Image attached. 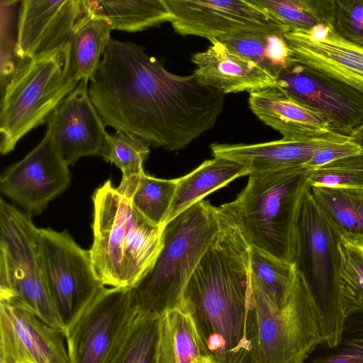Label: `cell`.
I'll use <instances>...</instances> for the list:
<instances>
[{
  "label": "cell",
  "instance_id": "cell-6",
  "mask_svg": "<svg viewBox=\"0 0 363 363\" xmlns=\"http://www.w3.org/2000/svg\"><path fill=\"white\" fill-rule=\"evenodd\" d=\"M71 42L23 63L4 89L0 111V152H11L27 133L42 125L78 86Z\"/></svg>",
  "mask_w": 363,
  "mask_h": 363
},
{
  "label": "cell",
  "instance_id": "cell-29",
  "mask_svg": "<svg viewBox=\"0 0 363 363\" xmlns=\"http://www.w3.org/2000/svg\"><path fill=\"white\" fill-rule=\"evenodd\" d=\"M289 31L332 26L335 0H250ZM332 27V26H331Z\"/></svg>",
  "mask_w": 363,
  "mask_h": 363
},
{
  "label": "cell",
  "instance_id": "cell-35",
  "mask_svg": "<svg viewBox=\"0 0 363 363\" xmlns=\"http://www.w3.org/2000/svg\"><path fill=\"white\" fill-rule=\"evenodd\" d=\"M310 186L363 190V155L345 157L313 169Z\"/></svg>",
  "mask_w": 363,
  "mask_h": 363
},
{
  "label": "cell",
  "instance_id": "cell-18",
  "mask_svg": "<svg viewBox=\"0 0 363 363\" xmlns=\"http://www.w3.org/2000/svg\"><path fill=\"white\" fill-rule=\"evenodd\" d=\"M294 61L318 71L363 94V48L336 35L331 26L285 33Z\"/></svg>",
  "mask_w": 363,
  "mask_h": 363
},
{
  "label": "cell",
  "instance_id": "cell-14",
  "mask_svg": "<svg viewBox=\"0 0 363 363\" xmlns=\"http://www.w3.org/2000/svg\"><path fill=\"white\" fill-rule=\"evenodd\" d=\"M70 176L69 165L45 133L34 149L1 174L0 190L28 214L38 215L69 186Z\"/></svg>",
  "mask_w": 363,
  "mask_h": 363
},
{
  "label": "cell",
  "instance_id": "cell-15",
  "mask_svg": "<svg viewBox=\"0 0 363 363\" xmlns=\"http://www.w3.org/2000/svg\"><path fill=\"white\" fill-rule=\"evenodd\" d=\"M0 363H71L65 330L0 301Z\"/></svg>",
  "mask_w": 363,
  "mask_h": 363
},
{
  "label": "cell",
  "instance_id": "cell-8",
  "mask_svg": "<svg viewBox=\"0 0 363 363\" xmlns=\"http://www.w3.org/2000/svg\"><path fill=\"white\" fill-rule=\"evenodd\" d=\"M342 235L315 199L305 191L297 223L294 264L302 274L321 314L325 342L335 345L345 316L340 286Z\"/></svg>",
  "mask_w": 363,
  "mask_h": 363
},
{
  "label": "cell",
  "instance_id": "cell-19",
  "mask_svg": "<svg viewBox=\"0 0 363 363\" xmlns=\"http://www.w3.org/2000/svg\"><path fill=\"white\" fill-rule=\"evenodd\" d=\"M348 140V137L335 133L309 140L281 138L253 144L215 143L211 150L213 157L240 164L250 176L302 167L318 151Z\"/></svg>",
  "mask_w": 363,
  "mask_h": 363
},
{
  "label": "cell",
  "instance_id": "cell-32",
  "mask_svg": "<svg viewBox=\"0 0 363 363\" xmlns=\"http://www.w3.org/2000/svg\"><path fill=\"white\" fill-rule=\"evenodd\" d=\"M177 183L178 178L160 179L145 172L128 199L148 221L163 228L175 196Z\"/></svg>",
  "mask_w": 363,
  "mask_h": 363
},
{
  "label": "cell",
  "instance_id": "cell-11",
  "mask_svg": "<svg viewBox=\"0 0 363 363\" xmlns=\"http://www.w3.org/2000/svg\"><path fill=\"white\" fill-rule=\"evenodd\" d=\"M136 311L132 288L105 287L65 328L71 363H105Z\"/></svg>",
  "mask_w": 363,
  "mask_h": 363
},
{
  "label": "cell",
  "instance_id": "cell-24",
  "mask_svg": "<svg viewBox=\"0 0 363 363\" xmlns=\"http://www.w3.org/2000/svg\"><path fill=\"white\" fill-rule=\"evenodd\" d=\"M111 30L105 20L83 8L71 39L72 63L80 81L89 82L95 74L111 39Z\"/></svg>",
  "mask_w": 363,
  "mask_h": 363
},
{
  "label": "cell",
  "instance_id": "cell-25",
  "mask_svg": "<svg viewBox=\"0 0 363 363\" xmlns=\"http://www.w3.org/2000/svg\"><path fill=\"white\" fill-rule=\"evenodd\" d=\"M311 189L342 238L363 244V190L323 186Z\"/></svg>",
  "mask_w": 363,
  "mask_h": 363
},
{
  "label": "cell",
  "instance_id": "cell-7",
  "mask_svg": "<svg viewBox=\"0 0 363 363\" xmlns=\"http://www.w3.org/2000/svg\"><path fill=\"white\" fill-rule=\"evenodd\" d=\"M0 301L64 329L52 300L40 231L31 216L0 200Z\"/></svg>",
  "mask_w": 363,
  "mask_h": 363
},
{
  "label": "cell",
  "instance_id": "cell-9",
  "mask_svg": "<svg viewBox=\"0 0 363 363\" xmlns=\"http://www.w3.org/2000/svg\"><path fill=\"white\" fill-rule=\"evenodd\" d=\"M251 306L257 363H303L315 345L325 339L320 311L296 270L291 294L281 308L251 279Z\"/></svg>",
  "mask_w": 363,
  "mask_h": 363
},
{
  "label": "cell",
  "instance_id": "cell-12",
  "mask_svg": "<svg viewBox=\"0 0 363 363\" xmlns=\"http://www.w3.org/2000/svg\"><path fill=\"white\" fill-rule=\"evenodd\" d=\"M174 31L218 40L244 33L284 35L288 29L250 0H165Z\"/></svg>",
  "mask_w": 363,
  "mask_h": 363
},
{
  "label": "cell",
  "instance_id": "cell-2",
  "mask_svg": "<svg viewBox=\"0 0 363 363\" xmlns=\"http://www.w3.org/2000/svg\"><path fill=\"white\" fill-rule=\"evenodd\" d=\"M220 217V229L189 279L180 308L190 315L211 363H257L250 247Z\"/></svg>",
  "mask_w": 363,
  "mask_h": 363
},
{
  "label": "cell",
  "instance_id": "cell-1",
  "mask_svg": "<svg viewBox=\"0 0 363 363\" xmlns=\"http://www.w3.org/2000/svg\"><path fill=\"white\" fill-rule=\"evenodd\" d=\"M89 94L105 125L169 151L184 149L213 128L225 103V95L194 73L171 72L143 46L114 39L89 81Z\"/></svg>",
  "mask_w": 363,
  "mask_h": 363
},
{
  "label": "cell",
  "instance_id": "cell-16",
  "mask_svg": "<svg viewBox=\"0 0 363 363\" xmlns=\"http://www.w3.org/2000/svg\"><path fill=\"white\" fill-rule=\"evenodd\" d=\"M82 80L48 119L46 134L69 166L85 156L100 155L107 132Z\"/></svg>",
  "mask_w": 363,
  "mask_h": 363
},
{
  "label": "cell",
  "instance_id": "cell-27",
  "mask_svg": "<svg viewBox=\"0 0 363 363\" xmlns=\"http://www.w3.org/2000/svg\"><path fill=\"white\" fill-rule=\"evenodd\" d=\"M150 153L149 143L132 133L116 130L107 133L99 156L114 164L122 172L117 190L129 199L140 177L145 173L144 163Z\"/></svg>",
  "mask_w": 363,
  "mask_h": 363
},
{
  "label": "cell",
  "instance_id": "cell-4",
  "mask_svg": "<svg viewBox=\"0 0 363 363\" xmlns=\"http://www.w3.org/2000/svg\"><path fill=\"white\" fill-rule=\"evenodd\" d=\"M92 201L94 272L105 286L133 288L155 262L163 228L143 216L110 180L94 191Z\"/></svg>",
  "mask_w": 363,
  "mask_h": 363
},
{
  "label": "cell",
  "instance_id": "cell-36",
  "mask_svg": "<svg viewBox=\"0 0 363 363\" xmlns=\"http://www.w3.org/2000/svg\"><path fill=\"white\" fill-rule=\"evenodd\" d=\"M331 26L339 37L363 48V0H335Z\"/></svg>",
  "mask_w": 363,
  "mask_h": 363
},
{
  "label": "cell",
  "instance_id": "cell-10",
  "mask_svg": "<svg viewBox=\"0 0 363 363\" xmlns=\"http://www.w3.org/2000/svg\"><path fill=\"white\" fill-rule=\"evenodd\" d=\"M40 231L49 291L65 328L106 286L94 272L89 250L82 248L67 230Z\"/></svg>",
  "mask_w": 363,
  "mask_h": 363
},
{
  "label": "cell",
  "instance_id": "cell-30",
  "mask_svg": "<svg viewBox=\"0 0 363 363\" xmlns=\"http://www.w3.org/2000/svg\"><path fill=\"white\" fill-rule=\"evenodd\" d=\"M303 363H363V307L347 311L337 343L318 342Z\"/></svg>",
  "mask_w": 363,
  "mask_h": 363
},
{
  "label": "cell",
  "instance_id": "cell-37",
  "mask_svg": "<svg viewBox=\"0 0 363 363\" xmlns=\"http://www.w3.org/2000/svg\"><path fill=\"white\" fill-rule=\"evenodd\" d=\"M359 153V147L348 140L318 151L303 167L313 169L338 159Z\"/></svg>",
  "mask_w": 363,
  "mask_h": 363
},
{
  "label": "cell",
  "instance_id": "cell-34",
  "mask_svg": "<svg viewBox=\"0 0 363 363\" xmlns=\"http://www.w3.org/2000/svg\"><path fill=\"white\" fill-rule=\"evenodd\" d=\"M340 286L345 314L352 308L363 307V244L342 238Z\"/></svg>",
  "mask_w": 363,
  "mask_h": 363
},
{
  "label": "cell",
  "instance_id": "cell-28",
  "mask_svg": "<svg viewBox=\"0 0 363 363\" xmlns=\"http://www.w3.org/2000/svg\"><path fill=\"white\" fill-rule=\"evenodd\" d=\"M218 40L231 51L252 61L276 79L291 60L289 48L281 34L244 33Z\"/></svg>",
  "mask_w": 363,
  "mask_h": 363
},
{
  "label": "cell",
  "instance_id": "cell-13",
  "mask_svg": "<svg viewBox=\"0 0 363 363\" xmlns=\"http://www.w3.org/2000/svg\"><path fill=\"white\" fill-rule=\"evenodd\" d=\"M277 85L321 116L331 130L350 138L363 124V94L318 71L290 60Z\"/></svg>",
  "mask_w": 363,
  "mask_h": 363
},
{
  "label": "cell",
  "instance_id": "cell-22",
  "mask_svg": "<svg viewBox=\"0 0 363 363\" xmlns=\"http://www.w3.org/2000/svg\"><path fill=\"white\" fill-rule=\"evenodd\" d=\"M246 175L245 168L231 160L213 157L205 160L190 173L178 178L166 223L209 194L226 186L233 179Z\"/></svg>",
  "mask_w": 363,
  "mask_h": 363
},
{
  "label": "cell",
  "instance_id": "cell-31",
  "mask_svg": "<svg viewBox=\"0 0 363 363\" xmlns=\"http://www.w3.org/2000/svg\"><path fill=\"white\" fill-rule=\"evenodd\" d=\"M252 280L278 307H283L291 294L296 269L294 264L276 259L250 247Z\"/></svg>",
  "mask_w": 363,
  "mask_h": 363
},
{
  "label": "cell",
  "instance_id": "cell-23",
  "mask_svg": "<svg viewBox=\"0 0 363 363\" xmlns=\"http://www.w3.org/2000/svg\"><path fill=\"white\" fill-rule=\"evenodd\" d=\"M82 5L112 30L137 32L173 20L165 0H83Z\"/></svg>",
  "mask_w": 363,
  "mask_h": 363
},
{
  "label": "cell",
  "instance_id": "cell-3",
  "mask_svg": "<svg viewBox=\"0 0 363 363\" xmlns=\"http://www.w3.org/2000/svg\"><path fill=\"white\" fill-rule=\"evenodd\" d=\"M311 172L302 166L250 175L236 199L218 210L250 247L294 264L298 218Z\"/></svg>",
  "mask_w": 363,
  "mask_h": 363
},
{
  "label": "cell",
  "instance_id": "cell-33",
  "mask_svg": "<svg viewBox=\"0 0 363 363\" xmlns=\"http://www.w3.org/2000/svg\"><path fill=\"white\" fill-rule=\"evenodd\" d=\"M176 363H211L190 315L178 308L162 315Z\"/></svg>",
  "mask_w": 363,
  "mask_h": 363
},
{
  "label": "cell",
  "instance_id": "cell-20",
  "mask_svg": "<svg viewBox=\"0 0 363 363\" xmlns=\"http://www.w3.org/2000/svg\"><path fill=\"white\" fill-rule=\"evenodd\" d=\"M191 62L196 66L194 74L198 81L223 95L251 93L277 84L274 76L218 40H211L206 50L194 53Z\"/></svg>",
  "mask_w": 363,
  "mask_h": 363
},
{
  "label": "cell",
  "instance_id": "cell-39",
  "mask_svg": "<svg viewBox=\"0 0 363 363\" xmlns=\"http://www.w3.org/2000/svg\"><path fill=\"white\" fill-rule=\"evenodd\" d=\"M349 140L359 147L363 155V124L354 131Z\"/></svg>",
  "mask_w": 363,
  "mask_h": 363
},
{
  "label": "cell",
  "instance_id": "cell-5",
  "mask_svg": "<svg viewBox=\"0 0 363 363\" xmlns=\"http://www.w3.org/2000/svg\"><path fill=\"white\" fill-rule=\"evenodd\" d=\"M220 223L218 208L202 200L164 225L162 246L155 262L132 288L138 312L162 316L180 308L185 286Z\"/></svg>",
  "mask_w": 363,
  "mask_h": 363
},
{
  "label": "cell",
  "instance_id": "cell-21",
  "mask_svg": "<svg viewBox=\"0 0 363 363\" xmlns=\"http://www.w3.org/2000/svg\"><path fill=\"white\" fill-rule=\"evenodd\" d=\"M248 104L252 112L284 139L309 140L335 134L321 116L277 84L250 93Z\"/></svg>",
  "mask_w": 363,
  "mask_h": 363
},
{
  "label": "cell",
  "instance_id": "cell-17",
  "mask_svg": "<svg viewBox=\"0 0 363 363\" xmlns=\"http://www.w3.org/2000/svg\"><path fill=\"white\" fill-rule=\"evenodd\" d=\"M83 13L79 0H24L19 8L15 55L28 62L71 42Z\"/></svg>",
  "mask_w": 363,
  "mask_h": 363
},
{
  "label": "cell",
  "instance_id": "cell-26",
  "mask_svg": "<svg viewBox=\"0 0 363 363\" xmlns=\"http://www.w3.org/2000/svg\"><path fill=\"white\" fill-rule=\"evenodd\" d=\"M161 318L137 311L105 363H157Z\"/></svg>",
  "mask_w": 363,
  "mask_h": 363
},
{
  "label": "cell",
  "instance_id": "cell-38",
  "mask_svg": "<svg viewBox=\"0 0 363 363\" xmlns=\"http://www.w3.org/2000/svg\"><path fill=\"white\" fill-rule=\"evenodd\" d=\"M157 363H176L173 356L168 332L162 318Z\"/></svg>",
  "mask_w": 363,
  "mask_h": 363
}]
</instances>
